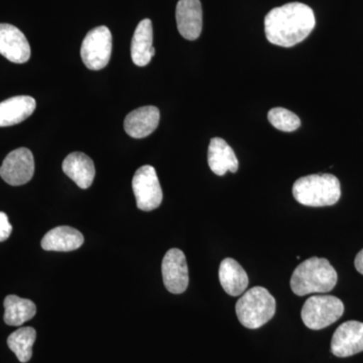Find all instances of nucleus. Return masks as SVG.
<instances>
[{"label":"nucleus","mask_w":363,"mask_h":363,"mask_svg":"<svg viewBox=\"0 0 363 363\" xmlns=\"http://www.w3.org/2000/svg\"><path fill=\"white\" fill-rule=\"evenodd\" d=\"M316 26L311 7L301 2H292L276 7L264 18L267 40L279 47L291 48L303 42Z\"/></svg>","instance_id":"obj_1"},{"label":"nucleus","mask_w":363,"mask_h":363,"mask_svg":"<svg viewBox=\"0 0 363 363\" xmlns=\"http://www.w3.org/2000/svg\"><path fill=\"white\" fill-rule=\"evenodd\" d=\"M337 279V272L328 259L311 257L296 267L290 285L296 295L306 296L330 292Z\"/></svg>","instance_id":"obj_2"},{"label":"nucleus","mask_w":363,"mask_h":363,"mask_svg":"<svg viewBox=\"0 0 363 363\" xmlns=\"http://www.w3.org/2000/svg\"><path fill=\"white\" fill-rule=\"evenodd\" d=\"M293 195L296 201L305 206H332L340 199V182L331 174L302 177L294 184Z\"/></svg>","instance_id":"obj_3"},{"label":"nucleus","mask_w":363,"mask_h":363,"mask_svg":"<svg viewBox=\"0 0 363 363\" xmlns=\"http://www.w3.org/2000/svg\"><path fill=\"white\" fill-rule=\"evenodd\" d=\"M235 310L243 326L257 329L274 316L276 300L267 289L255 286L243 294L236 303Z\"/></svg>","instance_id":"obj_4"},{"label":"nucleus","mask_w":363,"mask_h":363,"mask_svg":"<svg viewBox=\"0 0 363 363\" xmlns=\"http://www.w3.org/2000/svg\"><path fill=\"white\" fill-rule=\"evenodd\" d=\"M344 313L340 298L334 296H313L306 301L301 312L303 322L312 330H321L335 323Z\"/></svg>","instance_id":"obj_5"},{"label":"nucleus","mask_w":363,"mask_h":363,"mask_svg":"<svg viewBox=\"0 0 363 363\" xmlns=\"http://www.w3.org/2000/svg\"><path fill=\"white\" fill-rule=\"evenodd\" d=\"M112 52V35L107 26L93 28L86 35L81 47L83 63L89 70L99 71L109 63Z\"/></svg>","instance_id":"obj_6"},{"label":"nucleus","mask_w":363,"mask_h":363,"mask_svg":"<svg viewBox=\"0 0 363 363\" xmlns=\"http://www.w3.org/2000/svg\"><path fill=\"white\" fill-rule=\"evenodd\" d=\"M133 189L138 209L152 211L162 204L161 184L154 167L143 166L135 172Z\"/></svg>","instance_id":"obj_7"},{"label":"nucleus","mask_w":363,"mask_h":363,"mask_svg":"<svg viewBox=\"0 0 363 363\" xmlns=\"http://www.w3.org/2000/svg\"><path fill=\"white\" fill-rule=\"evenodd\" d=\"M33 173L35 160L32 152L26 147L9 152L0 167V177L11 186L25 185L32 180Z\"/></svg>","instance_id":"obj_8"},{"label":"nucleus","mask_w":363,"mask_h":363,"mask_svg":"<svg viewBox=\"0 0 363 363\" xmlns=\"http://www.w3.org/2000/svg\"><path fill=\"white\" fill-rule=\"evenodd\" d=\"M162 279L167 290L172 294H182L187 290L189 272L185 255L178 248L167 252L162 264Z\"/></svg>","instance_id":"obj_9"},{"label":"nucleus","mask_w":363,"mask_h":363,"mask_svg":"<svg viewBox=\"0 0 363 363\" xmlns=\"http://www.w3.org/2000/svg\"><path fill=\"white\" fill-rule=\"evenodd\" d=\"M363 351V323L344 322L331 340V352L337 357H350Z\"/></svg>","instance_id":"obj_10"},{"label":"nucleus","mask_w":363,"mask_h":363,"mask_svg":"<svg viewBox=\"0 0 363 363\" xmlns=\"http://www.w3.org/2000/svg\"><path fill=\"white\" fill-rule=\"evenodd\" d=\"M0 55L16 64H23L30 60V44L16 26L0 23Z\"/></svg>","instance_id":"obj_11"},{"label":"nucleus","mask_w":363,"mask_h":363,"mask_svg":"<svg viewBox=\"0 0 363 363\" xmlns=\"http://www.w3.org/2000/svg\"><path fill=\"white\" fill-rule=\"evenodd\" d=\"M176 21L182 37L189 40H197L203 28L200 0H179L176 7Z\"/></svg>","instance_id":"obj_12"},{"label":"nucleus","mask_w":363,"mask_h":363,"mask_svg":"<svg viewBox=\"0 0 363 363\" xmlns=\"http://www.w3.org/2000/svg\"><path fill=\"white\" fill-rule=\"evenodd\" d=\"M160 123V111L156 106H143L131 111L124 121V130L133 138L152 135Z\"/></svg>","instance_id":"obj_13"},{"label":"nucleus","mask_w":363,"mask_h":363,"mask_svg":"<svg viewBox=\"0 0 363 363\" xmlns=\"http://www.w3.org/2000/svg\"><path fill=\"white\" fill-rule=\"evenodd\" d=\"M154 32L152 23L149 18H145L136 26L131 40V59L136 66L145 67L152 61L155 56Z\"/></svg>","instance_id":"obj_14"},{"label":"nucleus","mask_w":363,"mask_h":363,"mask_svg":"<svg viewBox=\"0 0 363 363\" xmlns=\"http://www.w3.org/2000/svg\"><path fill=\"white\" fill-rule=\"evenodd\" d=\"M64 173L81 189H88L95 178V166L91 157L83 152L68 155L62 164Z\"/></svg>","instance_id":"obj_15"},{"label":"nucleus","mask_w":363,"mask_h":363,"mask_svg":"<svg viewBox=\"0 0 363 363\" xmlns=\"http://www.w3.org/2000/svg\"><path fill=\"white\" fill-rule=\"evenodd\" d=\"M208 164L217 176H224L227 172L236 173L238 160L228 143L220 138H212L208 147Z\"/></svg>","instance_id":"obj_16"},{"label":"nucleus","mask_w":363,"mask_h":363,"mask_svg":"<svg viewBox=\"0 0 363 363\" xmlns=\"http://www.w3.org/2000/svg\"><path fill=\"white\" fill-rule=\"evenodd\" d=\"M84 236L70 226H59L45 233L42 240L43 250L48 252H72L82 247Z\"/></svg>","instance_id":"obj_17"},{"label":"nucleus","mask_w":363,"mask_h":363,"mask_svg":"<svg viewBox=\"0 0 363 363\" xmlns=\"http://www.w3.org/2000/svg\"><path fill=\"white\" fill-rule=\"evenodd\" d=\"M35 107L37 102L30 96H14L0 102V128L23 123Z\"/></svg>","instance_id":"obj_18"},{"label":"nucleus","mask_w":363,"mask_h":363,"mask_svg":"<svg viewBox=\"0 0 363 363\" xmlns=\"http://www.w3.org/2000/svg\"><path fill=\"white\" fill-rule=\"evenodd\" d=\"M219 279L223 290L233 297L240 296L247 289V272L235 259L230 257L222 260L219 267Z\"/></svg>","instance_id":"obj_19"},{"label":"nucleus","mask_w":363,"mask_h":363,"mask_svg":"<svg viewBox=\"0 0 363 363\" xmlns=\"http://www.w3.org/2000/svg\"><path fill=\"white\" fill-rule=\"evenodd\" d=\"M4 322L9 326H21L33 319L37 313L35 303L16 295L4 298Z\"/></svg>","instance_id":"obj_20"},{"label":"nucleus","mask_w":363,"mask_h":363,"mask_svg":"<svg viewBox=\"0 0 363 363\" xmlns=\"http://www.w3.org/2000/svg\"><path fill=\"white\" fill-rule=\"evenodd\" d=\"M37 338V332L33 327H23L14 331L7 338V345L21 362H30L33 355V345Z\"/></svg>","instance_id":"obj_21"},{"label":"nucleus","mask_w":363,"mask_h":363,"mask_svg":"<svg viewBox=\"0 0 363 363\" xmlns=\"http://www.w3.org/2000/svg\"><path fill=\"white\" fill-rule=\"evenodd\" d=\"M267 118L274 128L285 133L297 130L301 126V119L298 116L283 107L271 109L267 114Z\"/></svg>","instance_id":"obj_22"},{"label":"nucleus","mask_w":363,"mask_h":363,"mask_svg":"<svg viewBox=\"0 0 363 363\" xmlns=\"http://www.w3.org/2000/svg\"><path fill=\"white\" fill-rule=\"evenodd\" d=\"M13 233V225L9 223V216L4 212L0 211V242L9 240Z\"/></svg>","instance_id":"obj_23"},{"label":"nucleus","mask_w":363,"mask_h":363,"mask_svg":"<svg viewBox=\"0 0 363 363\" xmlns=\"http://www.w3.org/2000/svg\"><path fill=\"white\" fill-rule=\"evenodd\" d=\"M354 266L355 269H357V272L363 274V250H360V252L357 253V257H355L354 260Z\"/></svg>","instance_id":"obj_24"}]
</instances>
